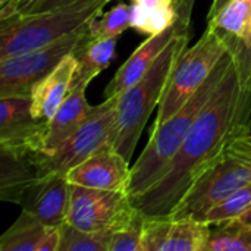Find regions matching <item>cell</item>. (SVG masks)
Instances as JSON below:
<instances>
[{"label": "cell", "instance_id": "8", "mask_svg": "<svg viewBox=\"0 0 251 251\" xmlns=\"http://www.w3.org/2000/svg\"><path fill=\"white\" fill-rule=\"evenodd\" d=\"M250 182L251 163L225 150L222 157L190 187L169 218L203 221L213 206Z\"/></svg>", "mask_w": 251, "mask_h": 251}, {"label": "cell", "instance_id": "33", "mask_svg": "<svg viewBox=\"0 0 251 251\" xmlns=\"http://www.w3.org/2000/svg\"><path fill=\"white\" fill-rule=\"evenodd\" d=\"M19 0H0V4H1V9L4 7H12L18 3Z\"/></svg>", "mask_w": 251, "mask_h": 251}, {"label": "cell", "instance_id": "1", "mask_svg": "<svg viewBox=\"0 0 251 251\" xmlns=\"http://www.w3.org/2000/svg\"><path fill=\"white\" fill-rule=\"evenodd\" d=\"M251 93L241 88L238 69L232 63L196 118L188 135L165 175L144 194L131 199L146 219L169 218L190 187L225 153L240 134L249 132Z\"/></svg>", "mask_w": 251, "mask_h": 251}, {"label": "cell", "instance_id": "30", "mask_svg": "<svg viewBox=\"0 0 251 251\" xmlns=\"http://www.w3.org/2000/svg\"><path fill=\"white\" fill-rule=\"evenodd\" d=\"M196 0H174V6L176 10V26L179 32H188L191 12Z\"/></svg>", "mask_w": 251, "mask_h": 251}, {"label": "cell", "instance_id": "3", "mask_svg": "<svg viewBox=\"0 0 251 251\" xmlns=\"http://www.w3.org/2000/svg\"><path fill=\"white\" fill-rule=\"evenodd\" d=\"M188 47V32H176L147 74L118 96L116 134L113 147L131 159L141 132L156 106H159L166 82L181 53Z\"/></svg>", "mask_w": 251, "mask_h": 251}, {"label": "cell", "instance_id": "25", "mask_svg": "<svg viewBox=\"0 0 251 251\" xmlns=\"http://www.w3.org/2000/svg\"><path fill=\"white\" fill-rule=\"evenodd\" d=\"M88 26L93 38L119 37L131 26V6L119 3L109 12L101 13L100 18H93L88 22Z\"/></svg>", "mask_w": 251, "mask_h": 251}, {"label": "cell", "instance_id": "12", "mask_svg": "<svg viewBox=\"0 0 251 251\" xmlns=\"http://www.w3.org/2000/svg\"><path fill=\"white\" fill-rule=\"evenodd\" d=\"M66 176L75 185L128 193L131 168L129 160L112 143H107L88 159L68 171Z\"/></svg>", "mask_w": 251, "mask_h": 251}, {"label": "cell", "instance_id": "20", "mask_svg": "<svg viewBox=\"0 0 251 251\" xmlns=\"http://www.w3.org/2000/svg\"><path fill=\"white\" fill-rule=\"evenodd\" d=\"M118 37L110 38H93L90 37L76 51H74L78 60V69L72 81V87L78 84L88 85L101 71H104L115 57Z\"/></svg>", "mask_w": 251, "mask_h": 251}, {"label": "cell", "instance_id": "24", "mask_svg": "<svg viewBox=\"0 0 251 251\" xmlns=\"http://www.w3.org/2000/svg\"><path fill=\"white\" fill-rule=\"evenodd\" d=\"M146 218L134 207L132 213L113 228L109 251H141Z\"/></svg>", "mask_w": 251, "mask_h": 251}, {"label": "cell", "instance_id": "19", "mask_svg": "<svg viewBox=\"0 0 251 251\" xmlns=\"http://www.w3.org/2000/svg\"><path fill=\"white\" fill-rule=\"evenodd\" d=\"M228 50L251 46V0H231L215 18L209 19Z\"/></svg>", "mask_w": 251, "mask_h": 251}, {"label": "cell", "instance_id": "2", "mask_svg": "<svg viewBox=\"0 0 251 251\" xmlns=\"http://www.w3.org/2000/svg\"><path fill=\"white\" fill-rule=\"evenodd\" d=\"M231 63L232 54L226 51L224 57L218 62L209 78L184 104V107L159 128L151 129V135L146 149L131 168L128 185L129 199H135L144 194L165 175L168 166L171 165L185 137L188 135V131L191 129L196 118L216 90L221 79L225 76Z\"/></svg>", "mask_w": 251, "mask_h": 251}, {"label": "cell", "instance_id": "11", "mask_svg": "<svg viewBox=\"0 0 251 251\" xmlns=\"http://www.w3.org/2000/svg\"><path fill=\"white\" fill-rule=\"evenodd\" d=\"M210 226L196 218L146 219L141 251H204Z\"/></svg>", "mask_w": 251, "mask_h": 251}, {"label": "cell", "instance_id": "13", "mask_svg": "<svg viewBox=\"0 0 251 251\" xmlns=\"http://www.w3.org/2000/svg\"><path fill=\"white\" fill-rule=\"evenodd\" d=\"M71 197V182L66 174L51 172L38 178L24 193L19 206L47 226L66 222Z\"/></svg>", "mask_w": 251, "mask_h": 251}, {"label": "cell", "instance_id": "32", "mask_svg": "<svg viewBox=\"0 0 251 251\" xmlns=\"http://www.w3.org/2000/svg\"><path fill=\"white\" fill-rule=\"evenodd\" d=\"M238 219H241L244 224H247V225H251V207H249Z\"/></svg>", "mask_w": 251, "mask_h": 251}, {"label": "cell", "instance_id": "9", "mask_svg": "<svg viewBox=\"0 0 251 251\" xmlns=\"http://www.w3.org/2000/svg\"><path fill=\"white\" fill-rule=\"evenodd\" d=\"M134 210L128 193L71 184L66 222L84 231L113 229Z\"/></svg>", "mask_w": 251, "mask_h": 251}, {"label": "cell", "instance_id": "29", "mask_svg": "<svg viewBox=\"0 0 251 251\" xmlns=\"http://www.w3.org/2000/svg\"><path fill=\"white\" fill-rule=\"evenodd\" d=\"M226 151L231 154H235L244 160L251 163V134L250 132H243L237 135L226 147Z\"/></svg>", "mask_w": 251, "mask_h": 251}, {"label": "cell", "instance_id": "17", "mask_svg": "<svg viewBox=\"0 0 251 251\" xmlns=\"http://www.w3.org/2000/svg\"><path fill=\"white\" fill-rule=\"evenodd\" d=\"M60 226H47L22 210L0 237V251H57Z\"/></svg>", "mask_w": 251, "mask_h": 251}, {"label": "cell", "instance_id": "18", "mask_svg": "<svg viewBox=\"0 0 251 251\" xmlns=\"http://www.w3.org/2000/svg\"><path fill=\"white\" fill-rule=\"evenodd\" d=\"M40 176L35 153L0 150V199L19 204L24 193Z\"/></svg>", "mask_w": 251, "mask_h": 251}, {"label": "cell", "instance_id": "21", "mask_svg": "<svg viewBox=\"0 0 251 251\" xmlns=\"http://www.w3.org/2000/svg\"><path fill=\"white\" fill-rule=\"evenodd\" d=\"M176 22L174 0H132L131 28L147 34H159Z\"/></svg>", "mask_w": 251, "mask_h": 251}, {"label": "cell", "instance_id": "27", "mask_svg": "<svg viewBox=\"0 0 251 251\" xmlns=\"http://www.w3.org/2000/svg\"><path fill=\"white\" fill-rule=\"evenodd\" d=\"M76 1H81V0H19L15 6L1 9L0 18H4V16L13 15V13H18V15L43 13V12L71 6Z\"/></svg>", "mask_w": 251, "mask_h": 251}, {"label": "cell", "instance_id": "23", "mask_svg": "<svg viewBox=\"0 0 251 251\" xmlns=\"http://www.w3.org/2000/svg\"><path fill=\"white\" fill-rule=\"evenodd\" d=\"M113 229L84 231L68 222L60 225L57 251H109Z\"/></svg>", "mask_w": 251, "mask_h": 251}, {"label": "cell", "instance_id": "14", "mask_svg": "<svg viewBox=\"0 0 251 251\" xmlns=\"http://www.w3.org/2000/svg\"><path fill=\"white\" fill-rule=\"evenodd\" d=\"M78 69V60L74 53L65 56L62 62L44 78H41L31 91V112L38 121L47 122L62 106L72 88V81Z\"/></svg>", "mask_w": 251, "mask_h": 251}, {"label": "cell", "instance_id": "22", "mask_svg": "<svg viewBox=\"0 0 251 251\" xmlns=\"http://www.w3.org/2000/svg\"><path fill=\"white\" fill-rule=\"evenodd\" d=\"M210 231L204 251H251V225L241 219H229Z\"/></svg>", "mask_w": 251, "mask_h": 251}, {"label": "cell", "instance_id": "10", "mask_svg": "<svg viewBox=\"0 0 251 251\" xmlns=\"http://www.w3.org/2000/svg\"><path fill=\"white\" fill-rule=\"evenodd\" d=\"M46 122L34 118L31 97H0V150L44 153Z\"/></svg>", "mask_w": 251, "mask_h": 251}, {"label": "cell", "instance_id": "5", "mask_svg": "<svg viewBox=\"0 0 251 251\" xmlns=\"http://www.w3.org/2000/svg\"><path fill=\"white\" fill-rule=\"evenodd\" d=\"M226 51L228 49L221 35L207 25L200 40L194 46L187 47L176 60L166 82L151 129L159 128L184 107Z\"/></svg>", "mask_w": 251, "mask_h": 251}, {"label": "cell", "instance_id": "31", "mask_svg": "<svg viewBox=\"0 0 251 251\" xmlns=\"http://www.w3.org/2000/svg\"><path fill=\"white\" fill-rule=\"evenodd\" d=\"M231 0H213L212 1V6H210V10H209V16H207V21L209 19H212V18H215L228 3H229Z\"/></svg>", "mask_w": 251, "mask_h": 251}, {"label": "cell", "instance_id": "16", "mask_svg": "<svg viewBox=\"0 0 251 251\" xmlns=\"http://www.w3.org/2000/svg\"><path fill=\"white\" fill-rule=\"evenodd\" d=\"M88 85L78 84L71 88V93L57 109V112L46 122L44 134V153H53L69 137H72L87 121L93 112V106L88 104L85 90Z\"/></svg>", "mask_w": 251, "mask_h": 251}, {"label": "cell", "instance_id": "26", "mask_svg": "<svg viewBox=\"0 0 251 251\" xmlns=\"http://www.w3.org/2000/svg\"><path fill=\"white\" fill-rule=\"evenodd\" d=\"M251 207V182L231 193L216 206H213L204 216V222L209 225H218L229 219L240 218Z\"/></svg>", "mask_w": 251, "mask_h": 251}, {"label": "cell", "instance_id": "4", "mask_svg": "<svg viewBox=\"0 0 251 251\" xmlns=\"http://www.w3.org/2000/svg\"><path fill=\"white\" fill-rule=\"evenodd\" d=\"M112 0H81L71 6L35 13L0 18V59L49 46L101 15Z\"/></svg>", "mask_w": 251, "mask_h": 251}, {"label": "cell", "instance_id": "7", "mask_svg": "<svg viewBox=\"0 0 251 251\" xmlns=\"http://www.w3.org/2000/svg\"><path fill=\"white\" fill-rule=\"evenodd\" d=\"M118 97L104 99L93 107L82 126L53 153H35L40 176L51 172L66 174L107 143H115Z\"/></svg>", "mask_w": 251, "mask_h": 251}, {"label": "cell", "instance_id": "6", "mask_svg": "<svg viewBox=\"0 0 251 251\" xmlns=\"http://www.w3.org/2000/svg\"><path fill=\"white\" fill-rule=\"evenodd\" d=\"M88 22L49 46L0 59V97H31L32 87L91 37Z\"/></svg>", "mask_w": 251, "mask_h": 251}, {"label": "cell", "instance_id": "28", "mask_svg": "<svg viewBox=\"0 0 251 251\" xmlns=\"http://www.w3.org/2000/svg\"><path fill=\"white\" fill-rule=\"evenodd\" d=\"M238 69L241 88L247 93H251V46L247 47H235L228 50Z\"/></svg>", "mask_w": 251, "mask_h": 251}, {"label": "cell", "instance_id": "15", "mask_svg": "<svg viewBox=\"0 0 251 251\" xmlns=\"http://www.w3.org/2000/svg\"><path fill=\"white\" fill-rule=\"evenodd\" d=\"M176 32H179V29L175 24L159 34L149 35V38L126 59V62L118 69L115 76L110 79L103 94L104 99H113L121 96L125 90H128L138 79H141Z\"/></svg>", "mask_w": 251, "mask_h": 251}]
</instances>
